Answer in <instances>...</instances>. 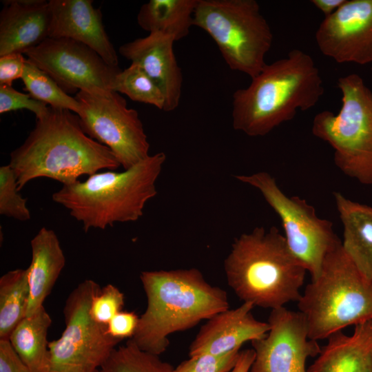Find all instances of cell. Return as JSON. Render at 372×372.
Wrapping results in <instances>:
<instances>
[{
	"instance_id": "obj_1",
	"label": "cell",
	"mask_w": 372,
	"mask_h": 372,
	"mask_svg": "<svg viewBox=\"0 0 372 372\" xmlns=\"http://www.w3.org/2000/svg\"><path fill=\"white\" fill-rule=\"evenodd\" d=\"M20 191L30 181L48 178L64 185L101 169L115 170L121 165L106 146L88 136L79 116L49 106L23 143L10 154L8 163Z\"/></svg>"
},
{
	"instance_id": "obj_2",
	"label": "cell",
	"mask_w": 372,
	"mask_h": 372,
	"mask_svg": "<svg viewBox=\"0 0 372 372\" xmlns=\"http://www.w3.org/2000/svg\"><path fill=\"white\" fill-rule=\"evenodd\" d=\"M324 92L320 70L313 58L298 49L270 64L246 88L234 92L232 125L249 136H263L297 110L314 107Z\"/></svg>"
},
{
	"instance_id": "obj_3",
	"label": "cell",
	"mask_w": 372,
	"mask_h": 372,
	"mask_svg": "<svg viewBox=\"0 0 372 372\" xmlns=\"http://www.w3.org/2000/svg\"><path fill=\"white\" fill-rule=\"evenodd\" d=\"M140 279L147 304L130 339L153 355L166 351L170 334L229 308L226 291L208 283L196 268L144 271Z\"/></svg>"
},
{
	"instance_id": "obj_4",
	"label": "cell",
	"mask_w": 372,
	"mask_h": 372,
	"mask_svg": "<svg viewBox=\"0 0 372 372\" xmlns=\"http://www.w3.org/2000/svg\"><path fill=\"white\" fill-rule=\"evenodd\" d=\"M229 286L243 301L271 310L298 301L306 269L276 227H256L236 238L224 260Z\"/></svg>"
},
{
	"instance_id": "obj_5",
	"label": "cell",
	"mask_w": 372,
	"mask_h": 372,
	"mask_svg": "<svg viewBox=\"0 0 372 372\" xmlns=\"http://www.w3.org/2000/svg\"><path fill=\"white\" fill-rule=\"evenodd\" d=\"M165 160V154L158 152L123 172H96L84 181L63 185L52 200L69 210L85 231L136 221L157 194L156 183Z\"/></svg>"
},
{
	"instance_id": "obj_6",
	"label": "cell",
	"mask_w": 372,
	"mask_h": 372,
	"mask_svg": "<svg viewBox=\"0 0 372 372\" xmlns=\"http://www.w3.org/2000/svg\"><path fill=\"white\" fill-rule=\"evenodd\" d=\"M309 338L318 341L372 320V280L344 253L342 242L326 256L318 277L298 301Z\"/></svg>"
},
{
	"instance_id": "obj_7",
	"label": "cell",
	"mask_w": 372,
	"mask_h": 372,
	"mask_svg": "<svg viewBox=\"0 0 372 372\" xmlns=\"http://www.w3.org/2000/svg\"><path fill=\"white\" fill-rule=\"evenodd\" d=\"M342 106L313 118V134L334 150L336 167L363 185H372V91L357 74L341 76Z\"/></svg>"
},
{
	"instance_id": "obj_8",
	"label": "cell",
	"mask_w": 372,
	"mask_h": 372,
	"mask_svg": "<svg viewBox=\"0 0 372 372\" xmlns=\"http://www.w3.org/2000/svg\"><path fill=\"white\" fill-rule=\"evenodd\" d=\"M193 25L216 43L232 70L251 79L266 65L273 33L255 0H198Z\"/></svg>"
},
{
	"instance_id": "obj_9",
	"label": "cell",
	"mask_w": 372,
	"mask_h": 372,
	"mask_svg": "<svg viewBox=\"0 0 372 372\" xmlns=\"http://www.w3.org/2000/svg\"><path fill=\"white\" fill-rule=\"evenodd\" d=\"M100 290L95 281L87 279L68 297L65 328L59 338L48 343L50 372H99L121 341L90 315L92 298Z\"/></svg>"
},
{
	"instance_id": "obj_10",
	"label": "cell",
	"mask_w": 372,
	"mask_h": 372,
	"mask_svg": "<svg viewBox=\"0 0 372 372\" xmlns=\"http://www.w3.org/2000/svg\"><path fill=\"white\" fill-rule=\"evenodd\" d=\"M238 180L260 191L278 215L288 247L295 257L316 279L327 254L341 242L333 223L318 216L313 206L299 196H289L268 172L236 175Z\"/></svg>"
},
{
	"instance_id": "obj_11",
	"label": "cell",
	"mask_w": 372,
	"mask_h": 372,
	"mask_svg": "<svg viewBox=\"0 0 372 372\" xmlns=\"http://www.w3.org/2000/svg\"><path fill=\"white\" fill-rule=\"evenodd\" d=\"M79 116L84 132L107 147L127 169L149 156V143L138 112L114 90L79 91Z\"/></svg>"
},
{
	"instance_id": "obj_12",
	"label": "cell",
	"mask_w": 372,
	"mask_h": 372,
	"mask_svg": "<svg viewBox=\"0 0 372 372\" xmlns=\"http://www.w3.org/2000/svg\"><path fill=\"white\" fill-rule=\"evenodd\" d=\"M23 54L66 93L114 91L116 76L121 71L86 45L67 38L48 37Z\"/></svg>"
},
{
	"instance_id": "obj_13",
	"label": "cell",
	"mask_w": 372,
	"mask_h": 372,
	"mask_svg": "<svg viewBox=\"0 0 372 372\" xmlns=\"http://www.w3.org/2000/svg\"><path fill=\"white\" fill-rule=\"evenodd\" d=\"M267 322V335L251 341L255 358L249 372H307V359L321 348L309 338L302 313L283 307L271 310Z\"/></svg>"
},
{
	"instance_id": "obj_14",
	"label": "cell",
	"mask_w": 372,
	"mask_h": 372,
	"mask_svg": "<svg viewBox=\"0 0 372 372\" xmlns=\"http://www.w3.org/2000/svg\"><path fill=\"white\" fill-rule=\"evenodd\" d=\"M316 41L324 55L339 63H372V0H346L324 17Z\"/></svg>"
},
{
	"instance_id": "obj_15",
	"label": "cell",
	"mask_w": 372,
	"mask_h": 372,
	"mask_svg": "<svg viewBox=\"0 0 372 372\" xmlns=\"http://www.w3.org/2000/svg\"><path fill=\"white\" fill-rule=\"evenodd\" d=\"M50 38H67L82 43L110 65L119 68L116 52L103 25L100 9L91 0H50Z\"/></svg>"
},
{
	"instance_id": "obj_16",
	"label": "cell",
	"mask_w": 372,
	"mask_h": 372,
	"mask_svg": "<svg viewBox=\"0 0 372 372\" xmlns=\"http://www.w3.org/2000/svg\"><path fill=\"white\" fill-rule=\"evenodd\" d=\"M254 307L249 302H243L236 309L229 308L208 319L189 346V357L227 354L240 350L247 341L264 338L269 331V324L254 318L251 313Z\"/></svg>"
},
{
	"instance_id": "obj_17",
	"label": "cell",
	"mask_w": 372,
	"mask_h": 372,
	"mask_svg": "<svg viewBox=\"0 0 372 372\" xmlns=\"http://www.w3.org/2000/svg\"><path fill=\"white\" fill-rule=\"evenodd\" d=\"M174 42L169 35L154 32L119 48V53L131 63L138 64L161 89L165 99V112L178 107L182 93L183 75L174 55Z\"/></svg>"
},
{
	"instance_id": "obj_18",
	"label": "cell",
	"mask_w": 372,
	"mask_h": 372,
	"mask_svg": "<svg viewBox=\"0 0 372 372\" xmlns=\"http://www.w3.org/2000/svg\"><path fill=\"white\" fill-rule=\"evenodd\" d=\"M0 12V56L22 53L49 37V1H3Z\"/></svg>"
},
{
	"instance_id": "obj_19",
	"label": "cell",
	"mask_w": 372,
	"mask_h": 372,
	"mask_svg": "<svg viewBox=\"0 0 372 372\" xmlns=\"http://www.w3.org/2000/svg\"><path fill=\"white\" fill-rule=\"evenodd\" d=\"M307 372H372V320L355 326L351 335L327 338Z\"/></svg>"
},
{
	"instance_id": "obj_20",
	"label": "cell",
	"mask_w": 372,
	"mask_h": 372,
	"mask_svg": "<svg viewBox=\"0 0 372 372\" xmlns=\"http://www.w3.org/2000/svg\"><path fill=\"white\" fill-rule=\"evenodd\" d=\"M30 297L25 317L34 314L51 292L65 264L59 240L52 229L41 227L30 241Z\"/></svg>"
},
{
	"instance_id": "obj_21",
	"label": "cell",
	"mask_w": 372,
	"mask_h": 372,
	"mask_svg": "<svg viewBox=\"0 0 372 372\" xmlns=\"http://www.w3.org/2000/svg\"><path fill=\"white\" fill-rule=\"evenodd\" d=\"M333 197L343 225L342 249L358 269L372 280V207L338 192H333Z\"/></svg>"
},
{
	"instance_id": "obj_22",
	"label": "cell",
	"mask_w": 372,
	"mask_h": 372,
	"mask_svg": "<svg viewBox=\"0 0 372 372\" xmlns=\"http://www.w3.org/2000/svg\"><path fill=\"white\" fill-rule=\"evenodd\" d=\"M51 324L50 315L42 307L34 314L25 317L10 335L12 347L32 372H50L47 337Z\"/></svg>"
},
{
	"instance_id": "obj_23",
	"label": "cell",
	"mask_w": 372,
	"mask_h": 372,
	"mask_svg": "<svg viewBox=\"0 0 372 372\" xmlns=\"http://www.w3.org/2000/svg\"><path fill=\"white\" fill-rule=\"evenodd\" d=\"M197 3L198 0H150L141 7L137 22L149 33L165 34L176 41L189 34Z\"/></svg>"
},
{
	"instance_id": "obj_24",
	"label": "cell",
	"mask_w": 372,
	"mask_h": 372,
	"mask_svg": "<svg viewBox=\"0 0 372 372\" xmlns=\"http://www.w3.org/2000/svg\"><path fill=\"white\" fill-rule=\"evenodd\" d=\"M30 297L28 270L9 271L0 278V340H8L25 317Z\"/></svg>"
},
{
	"instance_id": "obj_25",
	"label": "cell",
	"mask_w": 372,
	"mask_h": 372,
	"mask_svg": "<svg viewBox=\"0 0 372 372\" xmlns=\"http://www.w3.org/2000/svg\"><path fill=\"white\" fill-rule=\"evenodd\" d=\"M21 79L24 90L33 99L50 107L79 114L81 107L78 100L70 96L48 74L28 59Z\"/></svg>"
},
{
	"instance_id": "obj_26",
	"label": "cell",
	"mask_w": 372,
	"mask_h": 372,
	"mask_svg": "<svg viewBox=\"0 0 372 372\" xmlns=\"http://www.w3.org/2000/svg\"><path fill=\"white\" fill-rule=\"evenodd\" d=\"M173 369L158 355L140 349L130 339L112 351L99 372H172Z\"/></svg>"
},
{
	"instance_id": "obj_27",
	"label": "cell",
	"mask_w": 372,
	"mask_h": 372,
	"mask_svg": "<svg viewBox=\"0 0 372 372\" xmlns=\"http://www.w3.org/2000/svg\"><path fill=\"white\" fill-rule=\"evenodd\" d=\"M114 91L125 94L134 101L149 104L164 110L165 96L156 83L137 63L121 70L116 76Z\"/></svg>"
},
{
	"instance_id": "obj_28",
	"label": "cell",
	"mask_w": 372,
	"mask_h": 372,
	"mask_svg": "<svg viewBox=\"0 0 372 372\" xmlns=\"http://www.w3.org/2000/svg\"><path fill=\"white\" fill-rule=\"evenodd\" d=\"M0 214L20 221L31 218L27 199L19 194L16 176L9 164L0 167Z\"/></svg>"
},
{
	"instance_id": "obj_29",
	"label": "cell",
	"mask_w": 372,
	"mask_h": 372,
	"mask_svg": "<svg viewBox=\"0 0 372 372\" xmlns=\"http://www.w3.org/2000/svg\"><path fill=\"white\" fill-rule=\"evenodd\" d=\"M240 350L224 355L202 354L190 356L172 372H229L235 366Z\"/></svg>"
},
{
	"instance_id": "obj_30",
	"label": "cell",
	"mask_w": 372,
	"mask_h": 372,
	"mask_svg": "<svg viewBox=\"0 0 372 372\" xmlns=\"http://www.w3.org/2000/svg\"><path fill=\"white\" fill-rule=\"evenodd\" d=\"M124 304V294L114 285L108 284L93 297L90 313L96 322L107 324L116 313L122 311Z\"/></svg>"
},
{
	"instance_id": "obj_31",
	"label": "cell",
	"mask_w": 372,
	"mask_h": 372,
	"mask_svg": "<svg viewBox=\"0 0 372 372\" xmlns=\"http://www.w3.org/2000/svg\"><path fill=\"white\" fill-rule=\"evenodd\" d=\"M48 109L47 104L33 99L29 94L20 92L12 86L0 85V114L28 110L39 118L46 114Z\"/></svg>"
},
{
	"instance_id": "obj_32",
	"label": "cell",
	"mask_w": 372,
	"mask_h": 372,
	"mask_svg": "<svg viewBox=\"0 0 372 372\" xmlns=\"http://www.w3.org/2000/svg\"><path fill=\"white\" fill-rule=\"evenodd\" d=\"M26 61L22 53L0 56V85L12 86L13 81L21 79Z\"/></svg>"
},
{
	"instance_id": "obj_33",
	"label": "cell",
	"mask_w": 372,
	"mask_h": 372,
	"mask_svg": "<svg viewBox=\"0 0 372 372\" xmlns=\"http://www.w3.org/2000/svg\"><path fill=\"white\" fill-rule=\"evenodd\" d=\"M139 318L132 311H120L107 324L108 333L117 339L132 338L138 326Z\"/></svg>"
},
{
	"instance_id": "obj_34",
	"label": "cell",
	"mask_w": 372,
	"mask_h": 372,
	"mask_svg": "<svg viewBox=\"0 0 372 372\" xmlns=\"http://www.w3.org/2000/svg\"><path fill=\"white\" fill-rule=\"evenodd\" d=\"M0 372H32L19 357L9 340H0Z\"/></svg>"
},
{
	"instance_id": "obj_35",
	"label": "cell",
	"mask_w": 372,
	"mask_h": 372,
	"mask_svg": "<svg viewBox=\"0 0 372 372\" xmlns=\"http://www.w3.org/2000/svg\"><path fill=\"white\" fill-rule=\"evenodd\" d=\"M254 358V349L240 351L235 366L229 372H249Z\"/></svg>"
},
{
	"instance_id": "obj_36",
	"label": "cell",
	"mask_w": 372,
	"mask_h": 372,
	"mask_svg": "<svg viewBox=\"0 0 372 372\" xmlns=\"http://www.w3.org/2000/svg\"><path fill=\"white\" fill-rule=\"evenodd\" d=\"M346 0H311V2L324 14L329 17L338 10Z\"/></svg>"
}]
</instances>
